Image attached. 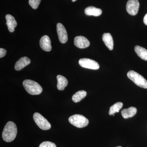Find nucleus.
I'll use <instances>...</instances> for the list:
<instances>
[{
	"label": "nucleus",
	"mask_w": 147,
	"mask_h": 147,
	"mask_svg": "<svg viewBox=\"0 0 147 147\" xmlns=\"http://www.w3.org/2000/svg\"><path fill=\"white\" fill-rule=\"evenodd\" d=\"M6 53V50L3 48H1L0 49V58H1L5 56Z\"/></svg>",
	"instance_id": "obj_22"
},
{
	"label": "nucleus",
	"mask_w": 147,
	"mask_h": 147,
	"mask_svg": "<svg viewBox=\"0 0 147 147\" xmlns=\"http://www.w3.org/2000/svg\"><path fill=\"white\" fill-rule=\"evenodd\" d=\"M41 0H29V4L33 9H36L38 8Z\"/></svg>",
	"instance_id": "obj_20"
},
{
	"label": "nucleus",
	"mask_w": 147,
	"mask_h": 147,
	"mask_svg": "<svg viewBox=\"0 0 147 147\" xmlns=\"http://www.w3.org/2000/svg\"><path fill=\"white\" fill-rule=\"evenodd\" d=\"M144 22L145 25L147 26V13L145 15L144 18Z\"/></svg>",
	"instance_id": "obj_23"
},
{
	"label": "nucleus",
	"mask_w": 147,
	"mask_h": 147,
	"mask_svg": "<svg viewBox=\"0 0 147 147\" xmlns=\"http://www.w3.org/2000/svg\"><path fill=\"white\" fill-rule=\"evenodd\" d=\"M137 112V108L135 107H131L122 110L121 114L123 118L126 119L132 117L135 115Z\"/></svg>",
	"instance_id": "obj_14"
},
{
	"label": "nucleus",
	"mask_w": 147,
	"mask_h": 147,
	"mask_svg": "<svg viewBox=\"0 0 147 147\" xmlns=\"http://www.w3.org/2000/svg\"><path fill=\"white\" fill-rule=\"evenodd\" d=\"M128 78L138 86L147 89V81L142 75L136 71L131 70L127 73Z\"/></svg>",
	"instance_id": "obj_3"
},
{
	"label": "nucleus",
	"mask_w": 147,
	"mask_h": 147,
	"mask_svg": "<svg viewBox=\"0 0 147 147\" xmlns=\"http://www.w3.org/2000/svg\"><path fill=\"white\" fill-rule=\"evenodd\" d=\"M39 147H57L56 144L53 142H44L41 143Z\"/></svg>",
	"instance_id": "obj_21"
},
{
	"label": "nucleus",
	"mask_w": 147,
	"mask_h": 147,
	"mask_svg": "<svg viewBox=\"0 0 147 147\" xmlns=\"http://www.w3.org/2000/svg\"><path fill=\"white\" fill-rule=\"evenodd\" d=\"M24 88L29 94L39 95L42 93V88L38 83L31 80L26 79L23 83Z\"/></svg>",
	"instance_id": "obj_2"
},
{
	"label": "nucleus",
	"mask_w": 147,
	"mask_h": 147,
	"mask_svg": "<svg viewBox=\"0 0 147 147\" xmlns=\"http://www.w3.org/2000/svg\"><path fill=\"white\" fill-rule=\"evenodd\" d=\"M57 88L59 90H63L68 84V81L65 77L62 75H59L57 76Z\"/></svg>",
	"instance_id": "obj_16"
},
{
	"label": "nucleus",
	"mask_w": 147,
	"mask_h": 147,
	"mask_svg": "<svg viewBox=\"0 0 147 147\" xmlns=\"http://www.w3.org/2000/svg\"><path fill=\"white\" fill-rule=\"evenodd\" d=\"M139 8V3L138 0H129L127 3L126 10L128 13L135 16L138 13Z\"/></svg>",
	"instance_id": "obj_7"
},
{
	"label": "nucleus",
	"mask_w": 147,
	"mask_h": 147,
	"mask_svg": "<svg viewBox=\"0 0 147 147\" xmlns=\"http://www.w3.org/2000/svg\"><path fill=\"white\" fill-rule=\"evenodd\" d=\"M102 13L101 9L93 6L88 7L85 10V13L88 16H98L101 15Z\"/></svg>",
	"instance_id": "obj_15"
},
{
	"label": "nucleus",
	"mask_w": 147,
	"mask_h": 147,
	"mask_svg": "<svg viewBox=\"0 0 147 147\" xmlns=\"http://www.w3.org/2000/svg\"><path fill=\"white\" fill-rule=\"evenodd\" d=\"M33 119L37 125L41 129L47 130L51 128L50 122L39 113H35L33 115Z\"/></svg>",
	"instance_id": "obj_5"
},
{
	"label": "nucleus",
	"mask_w": 147,
	"mask_h": 147,
	"mask_svg": "<svg viewBox=\"0 0 147 147\" xmlns=\"http://www.w3.org/2000/svg\"><path fill=\"white\" fill-rule=\"evenodd\" d=\"M30 63V60L27 57H23L20 58L19 60L16 62L14 68L17 71H19L28 65Z\"/></svg>",
	"instance_id": "obj_12"
},
{
	"label": "nucleus",
	"mask_w": 147,
	"mask_h": 147,
	"mask_svg": "<svg viewBox=\"0 0 147 147\" xmlns=\"http://www.w3.org/2000/svg\"><path fill=\"white\" fill-rule=\"evenodd\" d=\"M122 147L121 146H118V147Z\"/></svg>",
	"instance_id": "obj_25"
},
{
	"label": "nucleus",
	"mask_w": 147,
	"mask_h": 147,
	"mask_svg": "<svg viewBox=\"0 0 147 147\" xmlns=\"http://www.w3.org/2000/svg\"><path fill=\"white\" fill-rule=\"evenodd\" d=\"M57 32L60 42L65 43L67 41V32L63 25L61 23H58L57 26Z\"/></svg>",
	"instance_id": "obj_8"
},
{
	"label": "nucleus",
	"mask_w": 147,
	"mask_h": 147,
	"mask_svg": "<svg viewBox=\"0 0 147 147\" xmlns=\"http://www.w3.org/2000/svg\"><path fill=\"white\" fill-rule=\"evenodd\" d=\"M123 106V103L122 102H117L115 103L110 107L109 114L110 115H114L117 113H119V110L121 109Z\"/></svg>",
	"instance_id": "obj_19"
},
{
	"label": "nucleus",
	"mask_w": 147,
	"mask_h": 147,
	"mask_svg": "<svg viewBox=\"0 0 147 147\" xmlns=\"http://www.w3.org/2000/svg\"><path fill=\"white\" fill-rule=\"evenodd\" d=\"M76 0H72V2H75V1H76Z\"/></svg>",
	"instance_id": "obj_24"
},
{
	"label": "nucleus",
	"mask_w": 147,
	"mask_h": 147,
	"mask_svg": "<svg viewBox=\"0 0 147 147\" xmlns=\"http://www.w3.org/2000/svg\"><path fill=\"white\" fill-rule=\"evenodd\" d=\"M79 63L81 66L84 68L94 70L98 69L99 68V64L97 62L90 59L86 58L80 59Z\"/></svg>",
	"instance_id": "obj_6"
},
{
	"label": "nucleus",
	"mask_w": 147,
	"mask_h": 147,
	"mask_svg": "<svg viewBox=\"0 0 147 147\" xmlns=\"http://www.w3.org/2000/svg\"><path fill=\"white\" fill-rule=\"evenodd\" d=\"M74 44L78 48L84 49L90 46V42L86 37L80 36H76L74 38Z\"/></svg>",
	"instance_id": "obj_9"
},
{
	"label": "nucleus",
	"mask_w": 147,
	"mask_h": 147,
	"mask_svg": "<svg viewBox=\"0 0 147 147\" xmlns=\"http://www.w3.org/2000/svg\"><path fill=\"white\" fill-rule=\"evenodd\" d=\"M102 39L106 47L110 50H112L114 47V42L113 37L109 33H105L103 34Z\"/></svg>",
	"instance_id": "obj_13"
},
{
	"label": "nucleus",
	"mask_w": 147,
	"mask_h": 147,
	"mask_svg": "<svg viewBox=\"0 0 147 147\" xmlns=\"http://www.w3.org/2000/svg\"><path fill=\"white\" fill-rule=\"evenodd\" d=\"M6 23L9 31L10 32H13L15 30V28L17 26V22L15 20V18L10 14H7L5 16Z\"/></svg>",
	"instance_id": "obj_11"
},
{
	"label": "nucleus",
	"mask_w": 147,
	"mask_h": 147,
	"mask_svg": "<svg viewBox=\"0 0 147 147\" xmlns=\"http://www.w3.org/2000/svg\"><path fill=\"white\" fill-rule=\"evenodd\" d=\"M68 120L71 124L78 128L85 127L89 123L88 120L81 115H73L69 117Z\"/></svg>",
	"instance_id": "obj_4"
},
{
	"label": "nucleus",
	"mask_w": 147,
	"mask_h": 147,
	"mask_svg": "<svg viewBox=\"0 0 147 147\" xmlns=\"http://www.w3.org/2000/svg\"><path fill=\"white\" fill-rule=\"evenodd\" d=\"M87 95V92L84 90L79 91L73 95L72 100L75 102H79L84 99Z\"/></svg>",
	"instance_id": "obj_18"
},
{
	"label": "nucleus",
	"mask_w": 147,
	"mask_h": 147,
	"mask_svg": "<svg viewBox=\"0 0 147 147\" xmlns=\"http://www.w3.org/2000/svg\"><path fill=\"white\" fill-rule=\"evenodd\" d=\"M40 45L42 50L46 52H50L52 50L51 40L49 37L47 35L43 36L40 38Z\"/></svg>",
	"instance_id": "obj_10"
},
{
	"label": "nucleus",
	"mask_w": 147,
	"mask_h": 147,
	"mask_svg": "<svg viewBox=\"0 0 147 147\" xmlns=\"http://www.w3.org/2000/svg\"><path fill=\"white\" fill-rule=\"evenodd\" d=\"M134 50L137 55L144 60L147 61V50L144 47L136 45Z\"/></svg>",
	"instance_id": "obj_17"
},
{
	"label": "nucleus",
	"mask_w": 147,
	"mask_h": 147,
	"mask_svg": "<svg viewBox=\"0 0 147 147\" xmlns=\"http://www.w3.org/2000/svg\"><path fill=\"white\" fill-rule=\"evenodd\" d=\"M17 134V128L16 125L13 122L9 121L6 124L2 133V137L4 141L11 142L16 138Z\"/></svg>",
	"instance_id": "obj_1"
}]
</instances>
